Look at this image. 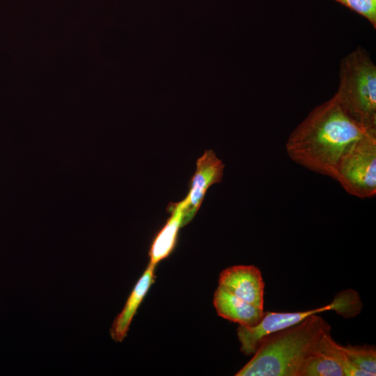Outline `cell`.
I'll list each match as a JSON object with an SVG mask.
<instances>
[{
    "mask_svg": "<svg viewBox=\"0 0 376 376\" xmlns=\"http://www.w3.org/2000/svg\"><path fill=\"white\" fill-rule=\"evenodd\" d=\"M362 308L363 304L358 292L347 289L336 294L330 304L315 309L293 313L264 312L258 324L251 327L238 326L237 336L240 351L246 356L253 355L263 336L298 324L312 315L334 311L344 318H352L359 314Z\"/></svg>",
    "mask_w": 376,
    "mask_h": 376,
    "instance_id": "obj_4",
    "label": "cell"
},
{
    "mask_svg": "<svg viewBox=\"0 0 376 376\" xmlns=\"http://www.w3.org/2000/svg\"><path fill=\"white\" fill-rule=\"evenodd\" d=\"M372 134L355 122L334 95L315 107L290 133L285 145L288 157L300 166L333 178L344 152Z\"/></svg>",
    "mask_w": 376,
    "mask_h": 376,
    "instance_id": "obj_1",
    "label": "cell"
},
{
    "mask_svg": "<svg viewBox=\"0 0 376 376\" xmlns=\"http://www.w3.org/2000/svg\"><path fill=\"white\" fill-rule=\"evenodd\" d=\"M213 304L219 316L247 327L258 324L264 313L263 309L246 302L219 286L214 291Z\"/></svg>",
    "mask_w": 376,
    "mask_h": 376,
    "instance_id": "obj_8",
    "label": "cell"
},
{
    "mask_svg": "<svg viewBox=\"0 0 376 376\" xmlns=\"http://www.w3.org/2000/svg\"><path fill=\"white\" fill-rule=\"evenodd\" d=\"M225 165L212 150H205L196 161V169L189 182L187 196L182 201L185 209L183 226L199 210L208 188L221 182Z\"/></svg>",
    "mask_w": 376,
    "mask_h": 376,
    "instance_id": "obj_6",
    "label": "cell"
},
{
    "mask_svg": "<svg viewBox=\"0 0 376 376\" xmlns=\"http://www.w3.org/2000/svg\"><path fill=\"white\" fill-rule=\"evenodd\" d=\"M336 180L349 194L361 199L376 194V135L368 134L353 143L340 157Z\"/></svg>",
    "mask_w": 376,
    "mask_h": 376,
    "instance_id": "obj_5",
    "label": "cell"
},
{
    "mask_svg": "<svg viewBox=\"0 0 376 376\" xmlns=\"http://www.w3.org/2000/svg\"><path fill=\"white\" fill-rule=\"evenodd\" d=\"M335 95L348 116L376 134V66L363 47H357L340 61Z\"/></svg>",
    "mask_w": 376,
    "mask_h": 376,
    "instance_id": "obj_3",
    "label": "cell"
},
{
    "mask_svg": "<svg viewBox=\"0 0 376 376\" xmlns=\"http://www.w3.org/2000/svg\"><path fill=\"white\" fill-rule=\"evenodd\" d=\"M219 286L237 297L263 309L265 283L260 270L254 265H235L224 269Z\"/></svg>",
    "mask_w": 376,
    "mask_h": 376,
    "instance_id": "obj_7",
    "label": "cell"
},
{
    "mask_svg": "<svg viewBox=\"0 0 376 376\" xmlns=\"http://www.w3.org/2000/svg\"><path fill=\"white\" fill-rule=\"evenodd\" d=\"M167 211L171 216L155 236L148 252L150 264L156 266L174 250L180 228L183 227L185 210L182 201L170 203Z\"/></svg>",
    "mask_w": 376,
    "mask_h": 376,
    "instance_id": "obj_10",
    "label": "cell"
},
{
    "mask_svg": "<svg viewBox=\"0 0 376 376\" xmlns=\"http://www.w3.org/2000/svg\"><path fill=\"white\" fill-rule=\"evenodd\" d=\"M321 339L304 359L297 376H345L339 364L324 350Z\"/></svg>",
    "mask_w": 376,
    "mask_h": 376,
    "instance_id": "obj_11",
    "label": "cell"
},
{
    "mask_svg": "<svg viewBox=\"0 0 376 376\" xmlns=\"http://www.w3.org/2000/svg\"><path fill=\"white\" fill-rule=\"evenodd\" d=\"M341 347L350 361L369 376L376 375V349L373 345H341Z\"/></svg>",
    "mask_w": 376,
    "mask_h": 376,
    "instance_id": "obj_12",
    "label": "cell"
},
{
    "mask_svg": "<svg viewBox=\"0 0 376 376\" xmlns=\"http://www.w3.org/2000/svg\"><path fill=\"white\" fill-rule=\"evenodd\" d=\"M330 324L318 314L298 324L268 334L258 343L251 360L236 376H297L306 357Z\"/></svg>",
    "mask_w": 376,
    "mask_h": 376,
    "instance_id": "obj_2",
    "label": "cell"
},
{
    "mask_svg": "<svg viewBox=\"0 0 376 376\" xmlns=\"http://www.w3.org/2000/svg\"><path fill=\"white\" fill-rule=\"evenodd\" d=\"M326 352L339 364L345 376H369L357 367L348 358L341 347L331 337L330 332L324 334L321 339Z\"/></svg>",
    "mask_w": 376,
    "mask_h": 376,
    "instance_id": "obj_13",
    "label": "cell"
},
{
    "mask_svg": "<svg viewBox=\"0 0 376 376\" xmlns=\"http://www.w3.org/2000/svg\"><path fill=\"white\" fill-rule=\"evenodd\" d=\"M155 267L148 264L129 295L123 310L114 319L110 329V335L114 341L122 342L127 336L134 315L155 282Z\"/></svg>",
    "mask_w": 376,
    "mask_h": 376,
    "instance_id": "obj_9",
    "label": "cell"
},
{
    "mask_svg": "<svg viewBox=\"0 0 376 376\" xmlns=\"http://www.w3.org/2000/svg\"><path fill=\"white\" fill-rule=\"evenodd\" d=\"M365 17L376 28V0H335Z\"/></svg>",
    "mask_w": 376,
    "mask_h": 376,
    "instance_id": "obj_14",
    "label": "cell"
}]
</instances>
